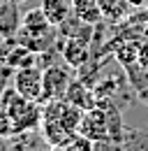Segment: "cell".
<instances>
[{
	"label": "cell",
	"mask_w": 148,
	"mask_h": 151,
	"mask_svg": "<svg viewBox=\"0 0 148 151\" xmlns=\"http://www.w3.org/2000/svg\"><path fill=\"white\" fill-rule=\"evenodd\" d=\"M2 2H5V0H0V5H2Z\"/></svg>",
	"instance_id": "ffe728a7"
},
{
	"label": "cell",
	"mask_w": 148,
	"mask_h": 151,
	"mask_svg": "<svg viewBox=\"0 0 148 151\" xmlns=\"http://www.w3.org/2000/svg\"><path fill=\"white\" fill-rule=\"evenodd\" d=\"M14 91L21 98L42 105V68L30 65V68L14 70Z\"/></svg>",
	"instance_id": "7a4b0ae2"
},
{
	"label": "cell",
	"mask_w": 148,
	"mask_h": 151,
	"mask_svg": "<svg viewBox=\"0 0 148 151\" xmlns=\"http://www.w3.org/2000/svg\"><path fill=\"white\" fill-rule=\"evenodd\" d=\"M125 70V77H127L130 86L139 93V91H144V88H148V68L146 65H141L139 60L137 63H132V65H127V68H123Z\"/></svg>",
	"instance_id": "7c38bea8"
},
{
	"label": "cell",
	"mask_w": 148,
	"mask_h": 151,
	"mask_svg": "<svg viewBox=\"0 0 148 151\" xmlns=\"http://www.w3.org/2000/svg\"><path fill=\"white\" fill-rule=\"evenodd\" d=\"M72 79L74 77L70 75V70L63 65L51 63V65L42 68V105L49 100H63Z\"/></svg>",
	"instance_id": "6da1fadb"
},
{
	"label": "cell",
	"mask_w": 148,
	"mask_h": 151,
	"mask_svg": "<svg viewBox=\"0 0 148 151\" xmlns=\"http://www.w3.org/2000/svg\"><path fill=\"white\" fill-rule=\"evenodd\" d=\"M72 12L88 26H100L104 19V12L97 0H72Z\"/></svg>",
	"instance_id": "52a82bcc"
},
{
	"label": "cell",
	"mask_w": 148,
	"mask_h": 151,
	"mask_svg": "<svg viewBox=\"0 0 148 151\" xmlns=\"http://www.w3.org/2000/svg\"><path fill=\"white\" fill-rule=\"evenodd\" d=\"M139 63L148 68V44H141V49H139Z\"/></svg>",
	"instance_id": "2e32d148"
},
{
	"label": "cell",
	"mask_w": 148,
	"mask_h": 151,
	"mask_svg": "<svg viewBox=\"0 0 148 151\" xmlns=\"http://www.w3.org/2000/svg\"><path fill=\"white\" fill-rule=\"evenodd\" d=\"M92 151H123V144H120V139L104 137V139L92 142Z\"/></svg>",
	"instance_id": "4fadbf2b"
},
{
	"label": "cell",
	"mask_w": 148,
	"mask_h": 151,
	"mask_svg": "<svg viewBox=\"0 0 148 151\" xmlns=\"http://www.w3.org/2000/svg\"><path fill=\"white\" fill-rule=\"evenodd\" d=\"M125 2H127V7H137L139 9V7H146L148 0H125Z\"/></svg>",
	"instance_id": "e0dca14e"
},
{
	"label": "cell",
	"mask_w": 148,
	"mask_h": 151,
	"mask_svg": "<svg viewBox=\"0 0 148 151\" xmlns=\"http://www.w3.org/2000/svg\"><path fill=\"white\" fill-rule=\"evenodd\" d=\"M12 2H16V5H23V2H28V0H12Z\"/></svg>",
	"instance_id": "d6986e66"
},
{
	"label": "cell",
	"mask_w": 148,
	"mask_h": 151,
	"mask_svg": "<svg viewBox=\"0 0 148 151\" xmlns=\"http://www.w3.org/2000/svg\"><path fill=\"white\" fill-rule=\"evenodd\" d=\"M21 26V19H18V5L12 2V0H5L0 5V37H14Z\"/></svg>",
	"instance_id": "8992f818"
},
{
	"label": "cell",
	"mask_w": 148,
	"mask_h": 151,
	"mask_svg": "<svg viewBox=\"0 0 148 151\" xmlns=\"http://www.w3.org/2000/svg\"><path fill=\"white\" fill-rule=\"evenodd\" d=\"M39 9L44 12V17L49 19V23L58 28L63 21L72 14V2H67V0H42Z\"/></svg>",
	"instance_id": "9c48e42d"
},
{
	"label": "cell",
	"mask_w": 148,
	"mask_h": 151,
	"mask_svg": "<svg viewBox=\"0 0 148 151\" xmlns=\"http://www.w3.org/2000/svg\"><path fill=\"white\" fill-rule=\"evenodd\" d=\"M83 137H88L90 142H97V139H104L109 137V121H107V109L104 107H90L86 109L83 116H81V123H79V130Z\"/></svg>",
	"instance_id": "3957f363"
},
{
	"label": "cell",
	"mask_w": 148,
	"mask_h": 151,
	"mask_svg": "<svg viewBox=\"0 0 148 151\" xmlns=\"http://www.w3.org/2000/svg\"><path fill=\"white\" fill-rule=\"evenodd\" d=\"M120 144H123V151H148V130H139V128H127L125 126Z\"/></svg>",
	"instance_id": "30bf717a"
},
{
	"label": "cell",
	"mask_w": 148,
	"mask_h": 151,
	"mask_svg": "<svg viewBox=\"0 0 148 151\" xmlns=\"http://www.w3.org/2000/svg\"><path fill=\"white\" fill-rule=\"evenodd\" d=\"M63 100L72 102V105L81 107V109L86 112V109L95 107V91H92V86H88L86 81H81L79 77H74L72 81H70V86H67V91H65V98H63Z\"/></svg>",
	"instance_id": "5b68a950"
},
{
	"label": "cell",
	"mask_w": 148,
	"mask_h": 151,
	"mask_svg": "<svg viewBox=\"0 0 148 151\" xmlns=\"http://www.w3.org/2000/svg\"><path fill=\"white\" fill-rule=\"evenodd\" d=\"M0 44H2V37H0Z\"/></svg>",
	"instance_id": "44dd1931"
},
{
	"label": "cell",
	"mask_w": 148,
	"mask_h": 151,
	"mask_svg": "<svg viewBox=\"0 0 148 151\" xmlns=\"http://www.w3.org/2000/svg\"><path fill=\"white\" fill-rule=\"evenodd\" d=\"M139 49H141V44H139V42H134V40H123V42L116 47L113 58H116V63H118V65L127 68V65H132V63H137V60H139Z\"/></svg>",
	"instance_id": "8fae6325"
},
{
	"label": "cell",
	"mask_w": 148,
	"mask_h": 151,
	"mask_svg": "<svg viewBox=\"0 0 148 151\" xmlns=\"http://www.w3.org/2000/svg\"><path fill=\"white\" fill-rule=\"evenodd\" d=\"M90 40L83 37H60V56L67 63V68H74L79 70L83 63L90 60Z\"/></svg>",
	"instance_id": "277c9868"
},
{
	"label": "cell",
	"mask_w": 148,
	"mask_h": 151,
	"mask_svg": "<svg viewBox=\"0 0 148 151\" xmlns=\"http://www.w3.org/2000/svg\"><path fill=\"white\" fill-rule=\"evenodd\" d=\"M12 135H14L12 119H9V114L0 107V137H12Z\"/></svg>",
	"instance_id": "5bb4252c"
},
{
	"label": "cell",
	"mask_w": 148,
	"mask_h": 151,
	"mask_svg": "<svg viewBox=\"0 0 148 151\" xmlns=\"http://www.w3.org/2000/svg\"><path fill=\"white\" fill-rule=\"evenodd\" d=\"M56 26L49 23V19L44 17V12L35 7V9H30V12H26L23 17H21V26H18V30L21 33H28V35H39V33H46V30H51Z\"/></svg>",
	"instance_id": "ba28073f"
},
{
	"label": "cell",
	"mask_w": 148,
	"mask_h": 151,
	"mask_svg": "<svg viewBox=\"0 0 148 151\" xmlns=\"http://www.w3.org/2000/svg\"><path fill=\"white\" fill-rule=\"evenodd\" d=\"M12 79V70L7 68V65H2L0 63V102H2V93H5V88H7V81Z\"/></svg>",
	"instance_id": "9a60e30c"
},
{
	"label": "cell",
	"mask_w": 148,
	"mask_h": 151,
	"mask_svg": "<svg viewBox=\"0 0 148 151\" xmlns=\"http://www.w3.org/2000/svg\"><path fill=\"white\" fill-rule=\"evenodd\" d=\"M139 100H141V102H144V105H148V88H144V91H139Z\"/></svg>",
	"instance_id": "ac0fdd59"
}]
</instances>
